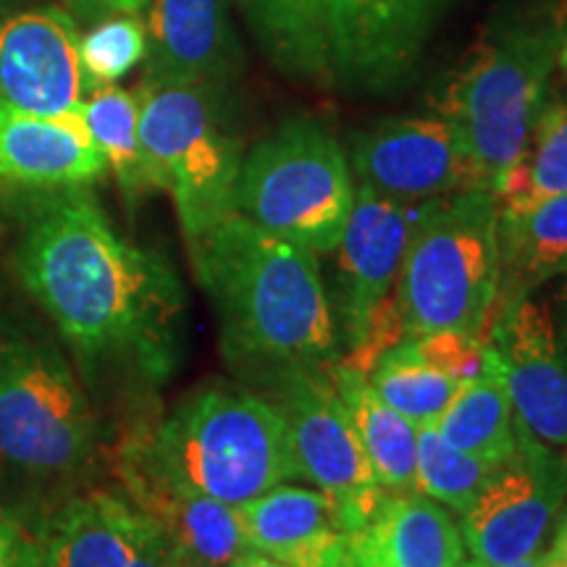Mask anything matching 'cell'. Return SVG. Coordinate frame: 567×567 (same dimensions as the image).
Wrapping results in <instances>:
<instances>
[{"mask_svg": "<svg viewBox=\"0 0 567 567\" xmlns=\"http://www.w3.org/2000/svg\"><path fill=\"white\" fill-rule=\"evenodd\" d=\"M17 264L87 368L122 365L147 379L172 373L182 284L158 255L124 243L87 189L59 187L34 205Z\"/></svg>", "mask_w": 567, "mask_h": 567, "instance_id": "cell-1", "label": "cell"}, {"mask_svg": "<svg viewBox=\"0 0 567 567\" xmlns=\"http://www.w3.org/2000/svg\"><path fill=\"white\" fill-rule=\"evenodd\" d=\"M231 365L266 379L337 363V326L313 252L234 213L189 245Z\"/></svg>", "mask_w": 567, "mask_h": 567, "instance_id": "cell-2", "label": "cell"}, {"mask_svg": "<svg viewBox=\"0 0 567 567\" xmlns=\"http://www.w3.org/2000/svg\"><path fill=\"white\" fill-rule=\"evenodd\" d=\"M122 452L161 478L237 509L300 478L281 413L245 389L210 386L184 396Z\"/></svg>", "mask_w": 567, "mask_h": 567, "instance_id": "cell-3", "label": "cell"}, {"mask_svg": "<svg viewBox=\"0 0 567 567\" xmlns=\"http://www.w3.org/2000/svg\"><path fill=\"white\" fill-rule=\"evenodd\" d=\"M394 297L410 339L431 331L488 337L499 300V203L492 189L439 197L408 247Z\"/></svg>", "mask_w": 567, "mask_h": 567, "instance_id": "cell-4", "label": "cell"}, {"mask_svg": "<svg viewBox=\"0 0 567 567\" xmlns=\"http://www.w3.org/2000/svg\"><path fill=\"white\" fill-rule=\"evenodd\" d=\"M563 48V21H509L478 45L444 97L481 187L526 151Z\"/></svg>", "mask_w": 567, "mask_h": 567, "instance_id": "cell-5", "label": "cell"}, {"mask_svg": "<svg viewBox=\"0 0 567 567\" xmlns=\"http://www.w3.org/2000/svg\"><path fill=\"white\" fill-rule=\"evenodd\" d=\"M140 142L155 187L174 197L187 245L237 213L243 151L218 92L197 82H142Z\"/></svg>", "mask_w": 567, "mask_h": 567, "instance_id": "cell-6", "label": "cell"}, {"mask_svg": "<svg viewBox=\"0 0 567 567\" xmlns=\"http://www.w3.org/2000/svg\"><path fill=\"white\" fill-rule=\"evenodd\" d=\"M350 166L334 134L292 118L243 158L237 213L310 252H331L352 210Z\"/></svg>", "mask_w": 567, "mask_h": 567, "instance_id": "cell-7", "label": "cell"}, {"mask_svg": "<svg viewBox=\"0 0 567 567\" xmlns=\"http://www.w3.org/2000/svg\"><path fill=\"white\" fill-rule=\"evenodd\" d=\"M95 446V415L63 354L42 339H0V465L27 478H69Z\"/></svg>", "mask_w": 567, "mask_h": 567, "instance_id": "cell-8", "label": "cell"}, {"mask_svg": "<svg viewBox=\"0 0 567 567\" xmlns=\"http://www.w3.org/2000/svg\"><path fill=\"white\" fill-rule=\"evenodd\" d=\"M276 402L287 425L300 478L321 488L334 505L344 536L358 530L384 502L386 492L373 476L350 415L339 400L331 368L284 371L274 379Z\"/></svg>", "mask_w": 567, "mask_h": 567, "instance_id": "cell-9", "label": "cell"}, {"mask_svg": "<svg viewBox=\"0 0 567 567\" xmlns=\"http://www.w3.org/2000/svg\"><path fill=\"white\" fill-rule=\"evenodd\" d=\"M567 496V457L520 425L515 455L499 465L463 513V542L481 565H509L538 555Z\"/></svg>", "mask_w": 567, "mask_h": 567, "instance_id": "cell-10", "label": "cell"}, {"mask_svg": "<svg viewBox=\"0 0 567 567\" xmlns=\"http://www.w3.org/2000/svg\"><path fill=\"white\" fill-rule=\"evenodd\" d=\"M446 0H326L331 80L384 92L408 80Z\"/></svg>", "mask_w": 567, "mask_h": 567, "instance_id": "cell-11", "label": "cell"}, {"mask_svg": "<svg viewBox=\"0 0 567 567\" xmlns=\"http://www.w3.org/2000/svg\"><path fill=\"white\" fill-rule=\"evenodd\" d=\"M352 166L360 184L394 200H436L481 187L450 118H386L358 134Z\"/></svg>", "mask_w": 567, "mask_h": 567, "instance_id": "cell-12", "label": "cell"}, {"mask_svg": "<svg viewBox=\"0 0 567 567\" xmlns=\"http://www.w3.org/2000/svg\"><path fill=\"white\" fill-rule=\"evenodd\" d=\"M505 371L515 417L536 442L567 457V354L549 305L520 297L488 331Z\"/></svg>", "mask_w": 567, "mask_h": 567, "instance_id": "cell-13", "label": "cell"}, {"mask_svg": "<svg viewBox=\"0 0 567 567\" xmlns=\"http://www.w3.org/2000/svg\"><path fill=\"white\" fill-rule=\"evenodd\" d=\"M439 200V197H436ZM436 200H394L360 184L337 250V302L347 347L371 310L392 292L417 226Z\"/></svg>", "mask_w": 567, "mask_h": 567, "instance_id": "cell-14", "label": "cell"}, {"mask_svg": "<svg viewBox=\"0 0 567 567\" xmlns=\"http://www.w3.org/2000/svg\"><path fill=\"white\" fill-rule=\"evenodd\" d=\"M45 567H189L158 523L111 492L74 496L42 538Z\"/></svg>", "mask_w": 567, "mask_h": 567, "instance_id": "cell-15", "label": "cell"}, {"mask_svg": "<svg viewBox=\"0 0 567 567\" xmlns=\"http://www.w3.org/2000/svg\"><path fill=\"white\" fill-rule=\"evenodd\" d=\"M80 34L59 9L19 13L0 27V103L34 116L80 111Z\"/></svg>", "mask_w": 567, "mask_h": 567, "instance_id": "cell-16", "label": "cell"}, {"mask_svg": "<svg viewBox=\"0 0 567 567\" xmlns=\"http://www.w3.org/2000/svg\"><path fill=\"white\" fill-rule=\"evenodd\" d=\"M118 476L137 509L158 523L189 567H226L247 549L239 509L187 492L122 452Z\"/></svg>", "mask_w": 567, "mask_h": 567, "instance_id": "cell-17", "label": "cell"}, {"mask_svg": "<svg viewBox=\"0 0 567 567\" xmlns=\"http://www.w3.org/2000/svg\"><path fill=\"white\" fill-rule=\"evenodd\" d=\"M147 82L218 87L237 69V42L224 0H151Z\"/></svg>", "mask_w": 567, "mask_h": 567, "instance_id": "cell-18", "label": "cell"}, {"mask_svg": "<svg viewBox=\"0 0 567 567\" xmlns=\"http://www.w3.org/2000/svg\"><path fill=\"white\" fill-rule=\"evenodd\" d=\"M105 161L80 111L34 116L0 103V179L32 187H84Z\"/></svg>", "mask_w": 567, "mask_h": 567, "instance_id": "cell-19", "label": "cell"}, {"mask_svg": "<svg viewBox=\"0 0 567 567\" xmlns=\"http://www.w3.org/2000/svg\"><path fill=\"white\" fill-rule=\"evenodd\" d=\"M347 549L360 567H460L463 530L444 505L417 492L386 494L352 534Z\"/></svg>", "mask_w": 567, "mask_h": 567, "instance_id": "cell-20", "label": "cell"}, {"mask_svg": "<svg viewBox=\"0 0 567 567\" xmlns=\"http://www.w3.org/2000/svg\"><path fill=\"white\" fill-rule=\"evenodd\" d=\"M247 549L289 567H321L344 542L334 505L321 488L274 486L239 507Z\"/></svg>", "mask_w": 567, "mask_h": 567, "instance_id": "cell-21", "label": "cell"}, {"mask_svg": "<svg viewBox=\"0 0 567 567\" xmlns=\"http://www.w3.org/2000/svg\"><path fill=\"white\" fill-rule=\"evenodd\" d=\"M555 276H567V195L520 210H499L496 308L528 297L530 289Z\"/></svg>", "mask_w": 567, "mask_h": 567, "instance_id": "cell-22", "label": "cell"}, {"mask_svg": "<svg viewBox=\"0 0 567 567\" xmlns=\"http://www.w3.org/2000/svg\"><path fill=\"white\" fill-rule=\"evenodd\" d=\"M331 381L381 488L394 494L415 492L417 425L389 408L368 384V375L334 363Z\"/></svg>", "mask_w": 567, "mask_h": 567, "instance_id": "cell-23", "label": "cell"}, {"mask_svg": "<svg viewBox=\"0 0 567 567\" xmlns=\"http://www.w3.org/2000/svg\"><path fill=\"white\" fill-rule=\"evenodd\" d=\"M264 53L295 80H331L326 0H239Z\"/></svg>", "mask_w": 567, "mask_h": 567, "instance_id": "cell-24", "label": "cell"}, {"mask_svg": "<svg viewBox=\"0 0 567 567\" xmlns=\"http://www.w3.org/2000/svg\"><path fill=\"white\" fill-rule=\"evenodd\" d=\"M434 425L446 444L465 455L488 460V463H507L515 455L520 423L515 417L496 350L484 373L460 384Z\"/></svg>", "mask_w": 567, "mask_h": 567, "instance_id": "cell-25", "label": "cell"}, {"mask_svg": "<svg viewBox=\"0 0 567 567\" xmlns=\"http://www.w3.org/2000/svg\"><path fill=\"white\" fill-rule=\"evenodd\" d=\"M80 113L103 155L105 168L116 174L118 187L130 200H137L151 189H158L140 142L137 92L105 84V87L92 90L87 101H82Z\"/></svg>", "mask_w": 567, "mask_h": 567, "instance_id": "cell-26", "label": "cell"}, {"mask_svg": "<svg viewBox=\"0 0 567 567\" xmlns=\"http://www.w3.org/2000/svg\"><path fill=\"white\" fill-rule=\"evenodd\" d=\"M499 210H520L567 195V101L544 103L526 151L492 187Z\"/></svg>", "mask_w": 567, "mask_h": 567, "instance_id": "cell-27", "label": "cell"}, {"mask_svg": "<svg viewBox=\"0 0 567 567\" xmlns=\"http://www.w3.org/2000/svg\"><path fill=\"white\" fill-rule=\"evenodd\" d=\"M368 384L389 408L415 425L436 423L460 389L457 381H452L450 375L423 363L408 342L389 352L373 368L368 375Z\"/></svg>", "mask_w": 567, "mask_h": 567, "instance_id": "cell-28", "label": "cell"}, {"mask_svg": "<svg viewBox=\"0 0 567 567\" xmlns=\"http://www.w3.org/2000/svg\"><path fill=\"white\" fill-rule=\"evenodd\" d=\"M502 463L465 455L442 439L436 425H417L415 492L463 515Z\"/></svg>", "mask_w": 567, "mask_h": 567, "instance_id": "cell-29", "label": "cell"}, {"mask_svg": "<svg viewBox=\"0 0 567 567\" xmlns=\"http://www.w3.org/2000/svg\"><path fill=\"white\" fill-rule=\"evenodd\" d=\"M147 53V30L134 13H116L80 38L84 87L97 90L122 80Z\"/></svg>", "mask_w": 567, "mask_h": 567, "instance_id": "cell-30", "label": "cell"}, {"mask_svg": "<svg viewBox=\"0 0 567 567\" xmlns=\"http://www.w3.org/2000/svg\"><path fill=\"white\" fill-rule=\"evenodd\" d=\"M408 344L423 363L450 375L457 384L484 373L494 354V347L486 339L465 334V331H431V334L408 339Z\"/></svg>", "mask_w": 567, "mask_h": 567, "instance_id": "cell-31", "label": "cell"}, {"mask_svg": "<svg viewBox=\"0 0 567 567\" xmlns=\"http://www.w3.org/2000/svg\"><path fill=\"white\" fill-rule=\"evenodd\" d=\"M408 339H410V329L405 323V316H402L400 305H396V297L392 289V292H389L384 300L371 310V316H368L360 337L347 347L342 365L360 375H371L373 368L379 365L389 352L396 350L400 344H405Z\"/></svg>", "mask_w": 567, "mask_h": 567, "instance_id": "cell-32", "label": "cell"}, {"mask_svg": "<svg viewBox=\"0 0 567 567\" xmlns=\"http://www.w3.org/2000/svg\"><path fill=\"white\" fill-rule=\"evenodd\" d=\"M0 567H45L42 542L0 515Z\"/></svg>", "mask_w": 567, "mask_h": 567, "instance_id": "cell-33", "label": "cell"}, {"mask_svg": "<svg viewBox=\"0 0 567 567\" xmlns=\"http://www.w3.org/2000/svg\"><path fill=\"white\" fill-rule=\"evenodd\" d=\"M147 0H71L80 17L105 19L116 13H137Z\"/></svg>", "mask_w": 567, "mask_h": 567, "instance_id": "cell-34", "label": "cell"}, {"mask_svg": "<svg viewBox=\"0 0 567 567\" xmlns=\"http://www.w3.org/2000/svg\"><path fill=\"white\" fill-rule=\"evenodd\" d=\"M226 567H289V565H284V563H279V559L264 555V551L245 549V551H239V555L234 557Z\"/></svg>", "mask_w": 567, "mask_h": 567, "instance_id": "cell-35", "label": "cell"}, {"mask_svg": "<svg viewBox=\"0 0 567 567\" xmlns=\"http://www.w3.org/2000/svg\"><path fill=\"white\" fill-rule=\"evenodd\" d=\"M321 567H360L358 559H354V557L350 555V549H347V536H344V542L339 544V547H337L334 551H331L329 557L323 559Z\"/></svg>", "mask_w": 567, "mask_h": 567, "instance_id": "cell-36", "label": "cell"}, {"mask_svg": "<svg viewBox=\"0 0 567 567\" xmlns=\"http://www.w3.org/2000/svg\"><path fill=\"white\" fill-rule=\"evenodd\" d=\"M555 323H557L559 342H563V347H565V354H567V281H565L563 292H559V302H557V316H555Z\"/></svg>", "mask_w": 567, "mask_h": 567, "instance_id": "cell-37", "label": "cell"}, {"mask_svg": "<svg viewBox=\"0 0 567 567\" xmlns=\"http://www.w3.org/2000/svg\"><path fill=\"white\" fill-rule=\"evenodd\" d=\"M549 555L557 557V559H563V563H567V520H563V526H559L557 538H555V544H551Z\"/></svg>", "mask_w": 567, "mask_h": 567, "instance_id": "cell-38", "label": "cell"}, {"mask_svg": "<svg viewBox=\"0 0 567 567\" xmlns=\"http://www.w3.org/2000/svg\"><path fill=\"white\" fill-rule=\"evenodd\" d=\"M544 559H547V555H534V557H526V559H517V563H509V565H496V567H542ZM473 567H494V565H481L473 559L471 563Z\"/></svg>", "mask_w": 567, "mask_h": 567, "instance_id": "cell-39", "label": "cell"}, {"mask_svg": "<svg viewBox=\"0 0 567 567\" xmlns=\"http://www.w3.org/2000/svg\"><path fill=\"white\" fill-rule=\"evenodd\" d=\"M559 66L567 71V3H565V19H563V48H559Z\"/></svg>", "mask_w": 567, "mask_h": 567, "instance_id": "cell-40", "label": "cell"}, {"mask_svg": "<svg viewBox=\"0 0 567 567\" xmlns=\"http://www.w3.org/2000/svg\"><path fill=\"white\" fill-rule=\"evenodd\" d=\"M542 567H567V563H563V559H557V557L547 555V559H544V565H542Z\"/></svg>", "mask_w": 567, "mask_h": 567, "instance_id": "cell-41", "label": "cell"}, {"mask_svg": "<svg viewBox=\"0 0 567 567\" xmlns=\"http://www.w3.org/2000/svg\"><path fill=\"white\" fill-rule=\"evenodd\" d=\"M460 567H473V565H471V563H467V565H465V563H463V565H460Z\"/></svg>", "mask_w": 567, "mask_h": 567, "instance_id": "cell-42", "label": "cell"}, {"mask_svg": "<svg viewBox=\"0 0 567 567\" xmlns=\"http://www.w3.org/2000/svg\"><path fill=\"white\" fill-rule=\"evenodd\" d=\"M565 520H567V517H565Z\"/></svg>", "mask_w": 567, "mask_h": 567, "instance_id": "cell-43", "label": "cell"}]
</instances>
